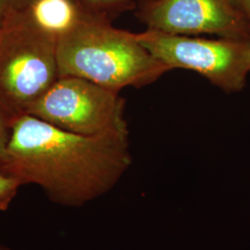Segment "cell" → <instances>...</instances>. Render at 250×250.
I'll return each mask as SVG.
<instances>
[{
	"label": "cell",
	"instance_id": "12",
	"mask_svg": "<svg viewBox=\"0 0 250 250\" xmlns=\"http://www.w3.org/2000/svg\"><path fill=\"white\" fill-rule=\"evenodd\" d=\"M250 22V0H232Z\"/></svg>",
	"mask_w": 250,
	"mask_h": 250
},
{
	"label": "cell",
	"instance_id": "2",
	"mask_svg": "<svg viewBox=\"0 0 250 250\" xmlns=\"http://www.w3.org/2000/svg\"><path fill=\"white\" fill-rule=\"evenodd\" d=\"M57 58L60 77H80L118 92L149 84L170 71L136 34L113 26L106 13L89 7L72 30L58 38Z\"/></svg>",
	"mask_w": 250,
	"mask_h": 250
},
{
	"label": "cell",
	"instance_id": "10",
	"mask_svg": "<svg viewBox=\"0 0 250 250\" xmlns=\"http://www.w3.org/2000/svg\"><path fill=\"white\" fill-rule=\"evenodd\" d=\"M31 0H0V24L19 9L26 6Z\"/></svg>",
	"mask_w": 250,
	"mask_h": 250
},
{
	"label": "cell",
	"instance_id": "8",
	"mask_svg": "<svg viewBox=\"0 0 250 250\" xmlns=\"http://www.w3.org/2000/svg\"><path fill=\"white\" fill-rule=\"evenodd\" d=\"M21 188L18 181L0 170V211H7Z\"/></svg>",
	"mask_w": 250,
	"mask_h": 250
},
{
	"label": "cell",
	"instance_id": "11",
	"mask_svg": "<svg viewBox=\"0 0 250 250\" xmlns=\"http://www.w3.org/2000/svg\"><path fill=\"white\" fill-rule=\"evenodd\" d=\"M87 7L105 13L107 9H112L127 3L129 0H82Z\"/></svg>",
	"mask_w": 250,
	"mask_h": 250
},
{
	"label": "cell",
	"instance_id": "5",
	"mask_svg": "<svg viewBox=\"0 0 250 250\" xmlns=\"http://www.w3.org/2000/svg\"><path fill=\"white\" fill-rule=\"evenodd\" d=\"M125 110L120 92L80 77L61 76L26 115L71 133L93 136L129 132Z\"/></svg>",
	"mask_w": 250,
	"mask_h": 250
},
{
	"label": "cell",
	"instance_id": "13",
	"mask_svg": "<svg viewBox=\"0 0 250 250\" xmlns=\"http://www.w3.org/2000/svg\"><path fill=\"white\" fill-rule=\"evenodd\" d=\"M0 250H14L11 248H9L6 245H3V244H0Z\"/></svg>",
	"mask_w": 250,
	"mask_h": 250
},
{
	"label": "cell",
	"instance_id": "6",
	"mask_svg": "<svg viewBox=\"0 0 250 250\" xmlns=\"http://www.w3.org/2000/svg\"><path fill=\"white\" fill-rule=\"evenodd\" d=\"M138 18L166 34L250 39V22L232 0H146Z\"/></svg>",
	"mask_w": 250,
	"mask_h": 250
},
{
	"label": "cell",
	"instance_id": "7",
	"mask_svg": "<svg viewBox=\"0 0 250 250\" xmlns=\"http://www.w3.org/2000/svg\"><path fill=\"white\" fill-rule=\"evenodd\" d=\"M25 7L36 23L57 38L72 30L88 8L82 0H31Z\"/></svg>",
	"mask_w": 250,
	"mask_h": 250
},
{
	"label": "cell",
	"instance_id": "9",
	"mask_svg": "<svg viewBox=\"0 0 250 250\" xmlns=\"http://www.w3.org/2000/svg\"><path fill=\"white\" fill-rule=\"evenodd\" d=\"M11 134V124L0 114V170L7 159V152Z\"/></svg>",
	"mask_w": 250,
	"mask_h": 250
},
{
	"label": "cell",
	"instance_id": "3",
	"mask_svg": "<svg viewBox=\"0 0 250 250\" xmlns=\"http://www.w3.org/2000/svg\"><path fill=\"white\" fill-rule=\"evenodd\" d=\"M57 44L26 7L0 24V114L10 124L26 115L60 77Z\"/></svg>",
	"mask_w": 250,
	"mask_h": 250
},
{
	"label": "cell",
	"instance_id": "1",
	"mask_svg": "<svg viewBox=\"0 0 250 250\" xmlns=\"http://www.w3.org/2000/svg\"><path fill=\"white\" fill-rule=\"evenodd\" d=\"M131 163L129 132L82 135L23 115L11 123L2 170L56 205L80 208L112 190Z\"/></svg>",
	"mask_w": 250,
	"mask_h": 250
},
{
	"label": "cell",
	"instance_id": "4",
	"mask_svg": "<svg viewBox=\"0 0 250 250\" xmlns=\"http://www.w3.org/2000/svg\"><path fill=\"white\" fill-rule=\"evenodd\" d=\"M144 47L170 70L197 72L227 93L241 91L250 73V39H207L146 29L136 34Z\"/></svg>",
	"mask_w": 250,
	"mask_h": 250
}]
</instances>
